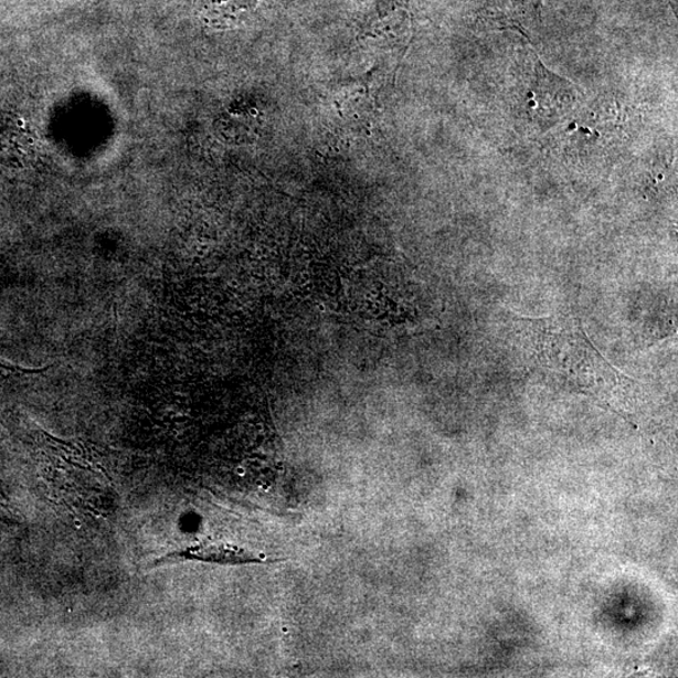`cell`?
<instances>
[{
  "instance_id": "3957f363",
  "label": "cell",
  "mask_w": 678,
  "mask_h": 678,
  "mask_svg": "<svg viewBox=\"0 0 678 678\" xmlns=\"http://www.w3.org/2000/svg\"><path fill=\"white\" fill-rule=\"evenodd\" d=\"M543 0H488L480 11V22L492 30H515L526 36L542 23Z\"/></svg>"
},
{
  "instance_id": "6da1fadb",
  "label": "cell",
  "mask_w": 678,
  "mask_h": 678,
  "mask_svg": "<svg viewBox=\"0 0 678 678\" xmlns=\"http://www.w3.org/2000/svg\"><path fill=\"white\" fill-rule=\"evenodd\" d=\"M518 346L531 369L574 390L623 406L636 396L637 383L613 368L571 315L512 317Z\"/></svg>"
},
{
  "instance_id": "5b68a950",
  "label": "cell",
  "mask_w": 678,
  "mask_h": 678,
  "mask_svg": "<svg viewBox=\"0 0 678 678\" xmlns=\"http://www.w3.org/2000/svg\"><path fill=\"white\" fill-rule=\"evenodd\" d=\"M255 0H201V15L216 29H231L250 13Z\"/></svg>"
},
{
  "instance_id": "7a4b0ae2",
  "label": "cell",
  "mask_w": 678,
  "mask_h": 678,
  "mask_svg": "<svg viewBox=\"0 0 678 678\" xmlns=\"http://www.w3.org/2000/svg\"><path fill=\"white\" fill-rule=\"evenodd\" d=\"M287 559L256 553L241 545L225 542H201L178 549L163 555L150 564L156 568L167 564L186 562L208 563L225 566L268 565L286 562Z\"/></svg>"
},
{
  "instance_id": "277c9868",
  "label": "cell",
  "mask_w": 678,
  "mask_h": 678,
  "mask_svg": "<svg viewBox=\"0 0 678 678\" xmlns=\"http://www.w3.org/2000/svg\"><path fill=\"white\" fill-rule=\"evenodd\" d=\"M533 98L537 103L539 117L547 115L545 120H552L553 124L568 112H571L576 99L573 85L553 75L540 62L537 66Z\"/></svg>"
},
{
  "instance_id": "8992f818",
  "label": "cell",
  "mask_w": 678,
  "mask_h": 678,
  "mask_svg": "<svg viewBox=\"0 0 678 678\" xmlns=\"http://www.w3.org/2000/svg\"><path fill=\"white\" fill-rule=\"evenodd\" d=\"M47 370L49 368L27 369L22 368V366L20 364H15L0 359V383H4L14 379L25 378V375L40 374Z\"/></svg>"
}]
</instances>
